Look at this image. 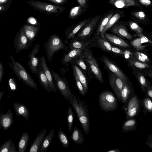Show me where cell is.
<instances>
[{
	"mask_svg": "<svg viewBox=\"0 0 152 152\" xmlns=\"http://www.w3.org/2000/svg\"><path fill=\"white\" fill-rule=\"evenodd\" d=\"M68 101L75 111L84 132L88 134L90 130V122L87 104H85L79 97H77V99L73 94Z\"/></svg>",
	"mask_w": 152,
	"mask_h": 152,
	"instance_id": "cell-1",
	"label": "cell"
},
{
	"mask_svg": "<svg viewBox=\"0 0 152 152\" xmlns=\"http://www.w3.org/2000/svg\"><path fill=\"white\" fill-rule=\"evenodd\" d=\"M11 63L9 62V65L12 69L18 78L28 86L37 89V84L32 78L25 68L19 62L16 61L13 56H10Z\"/></svg>",
	"mask_w": 152,
	"mask_h": 152,
	"instance_id": "cell-2",
	"label": "cell"
},
{
	"mask_svg": "<svg viewBox=\"0 0 152 152\" xmlns=\"http://www.w3.org/2000/svg\"><path fill=\"white\" fill-rule=\"evenodd\" d=\"M48 59L49 63L52 61L54 53L59 50L67 51L68 48L59 36L53 34L50 36L44 45Z\"/></svg>",
	"mask_w": 152,
	"mask_h": 152,
	"instance_id": "cell-3",
	"label": "cell"
},
{
	"mask_svg": "<svg viewBox=\"0 0 152 152\" xmlns=\"http://www.w3.org/2000/svg\"><path fill=\"white\" fill-rule=\"evenodd\" d=\"M99 104L100 108L106 112H112L116 110L118 104L116 96L110 91L102 92L99 95Z\"/></svg>",
	"mask_w": 152,
	"mask_h": 152,
	"instance_id": "cell-4",
	"label": "cell"
},
{
	"mask_svg": "<svg viewBox=\"0 0 152 152\" xmlns=\"http://www.w3.org/2000/svg\"><path fill=\"white\" fill-rule=\"evenodd\" d=\"M28 3L35 10L46 15L60 13L66 9L61 6L43 1L32 0Z\"/></svg>",
	"mask_w": 152,
	"mask_h": 152,
	"instance_id": "cell-5",
	"label": "cell"
},
{
	"mask_svg": "<svg viewBox=\"0 0 152 152\" xmlns=\"http://www.w3.org/2000/svg\"><path fill=\"white\" fill-rule=\"evenodd\" d=\"M123 104L122 108L126 115V120L135 118L140 112L142 106L141 99L136 94Z\"/></svg>",
	"mask_w": 152,
	"mask_h": 152,
	"instance_id": "cell-6",
	"label": "cell"
},
{
	"mask_svg": "<svg viewBox=\"0 0 152 152\" xmlns=\"http://www.w3.org/2000/svg\"><path fill=\"white\" fill-rule=\"evenodd\" d=\"M83 54L88 65L91 71L99 81L103 83L104 80L102 73L91 50L88 49H85L83 50Z\"/></svg>",
	"mask_w": 152,
	"mask_h": 152,
	"instance_id": "cell-7",
	"label": "cell"
},
{
	"mask_svg": "<svg viewBox=\"0 0 152 152\" xmlns=\"http://www.w3.org/2000/svg\"><path fill=\"white\" fill-rule=\"evenodd\" d=\"M56 87L67 101L72 94L65 77H62L55 71L51 70Z\"/></svg>",
	"mask_w": 152,
	"mask_h": 152,
	"instance_id": "cell-8",
	"label": "cell"
},
{
	"mask_svg": "<svg viewBox=\"0 0 152 152\" xmlns=\"http://www.w3.org/2000/svg\"><path fill=\"white\" fill-rule=\"evenodd\" d=\"M99 16H97L88 23L76 34L75 38L79 41H85L91 34L96 24Z\"/></svg>",
	"mask_w": 152,
	"mask_h": 152,
	"instance_id": "cell-9",
	"label": "cell"
},
{
	"mask_svg": "<svg viewBox=\"0 0 152 152\" xmlns=\"http://www.w3.org/2000/svg\"><path fill=\"white\" fill-rule=\"evenodd\" d=\"M14 42L16 52L18 53H19L21 50L28 49L31 45L24 34L23 26L16 34Z\"/></svg>",
	"mask_w": 152,
	"mask_h": 152,
	"instance_id": "cell-10",
	"label": "cell"
},
{
	"mask_svg": "<svg viewBox=\"0 0 152 152\" xmlns=\"http://www.w3.org/2000/svg\"><path fill=\"white\" fill-rule=\"evenodd\" d=\"M40 47L39 44L36 43L28 56V57L29 58V60L28 62L27 65L31 72L35 74L37 77V72L40 58L36 57V56L39 50Z\"/></svg>",
	"mask_w": 152,
	"mask_h": 152,
	"instance_id": "cell-11",
	"label": "cell"
},
{
	"mask_svg": "<svg viewBox=\"0 0 152 152\" xmlns=\"http://www.w3.org/2000/svg\"><path fill=\"white\" fill-rule=\"evenodd\" d=\"M38 66L42 68L48 81L50 91L57 93L53 78L51 73V70L48 66L45 57L42 56L40 58Z\"/></svg>",
	"mask_w": 152,
	"mask_h": 152,
	"instance_id": "cell-12",
	"label": "cell"
},
{
	"mask_svg": "<svg viewBox=\"0 0 152 152\" xmlns=\"http://www.w3.org/2000/svg\"><path fill=\"white\" fill-rule=\"evenodd\" d=\"M109 83L117 100L120 101L121 92L126 83L114 74H113L111 76Z\"/></svg>",
	"mask_w": 152,
	"mask_h": 152,
	"instance_id": "cell-13",
	"label": "cell"
},
{
	"mask_svg": "<svg viewBox=\"0 0 152 152\" xmlns=\"http://www.w3.org/2000/svg\"><path fill=\"white\" fill-rule=\"evenodd\" d=\"M90 19H85L73 25L65 31V36L67 40L74 38L77 33L88 23Z\"/></svg>",
	"mask_w": 152,
	"mask_h": 152,
	"instance_id": "cell-14",
	"label": "cell"
},
{
	"mask_svg": "<svg viewBox=\"0 0 152 152\" xmlns=\"http://www.w3.org/2000/svg\"><path fill=\"white\" fill-rule=\"evenodd\" d=\"M70 63L71 64L73 71L76 74L79 80L83 85L86 93H87L88 90L87 80L84 72L73 60Z\"/></svg>",
	"mask_w": 152,
	"mask_h": 152,
	"instance_id": "cell-15",
	"label": "cell"
},
{
	"mask_svg": "<svg viewBox=\"0 0 152 152\" xmlns=\"http://www.w3.org/2000/svg\"><path fill=\"white\" fill-rule=\"evenodd\" d=\"M13 115L11 109H9L5 113L0 114V129H2L5 131L11 127L14 121Z\"/></svg>",
	"mask_w": 152,
	"mask_h": 152,
	"instance_id": "cell-16",
	"label": "cell"
},
{
	"mask_svg": "<svg viewBox=\"0 0 152 152\" xmlns=\"http://www.w3.org/2000/svg\"><path fill=\"white\" fill-rule=\"evenodd\" d=\"M84 50L80 49H73L70 50L67 53H65L64 54L61 59V64L67 67L68 66L72 61L83 55Z\"/></svg>",
	"mask_w": 152,
	"mask_h": 152,
	"instance_id": "cell-17",
	"label": "cell"
},
{
	"mask_svg": "<svg viewBox=\"0 0 152 152\" xmlns=\"http://www.w3.org/2000/svg\"><path fill=\"white\" fill-rule=\"evenodd\" d=\"M103 60L106 66L114 74L120 78L124 83L128 82V78L108 58L104 57Z\"/></svg>",
	"mask_w": 152,
	"mask_h": 152,
	"instance_id": "cell-18",
	"label": "cell"
},
{
	"mask_svg": "<svg viewBox=\"0 0 152 152\" xmlns=\"http://www.w3.org/2000/svg\"><path fill=\"white\" fill-rule=\"evenodd\" d=\"M23 27L24 34L31 45L37 37L40 27L26 24Z\"/></svg>",
	"mask_w": 152,
	"mask_h": 152,
	"instance_id": "cell-19",
	"label": "cell"
},
{
	"mask_svg": "<svg viewBox=\"0 0 152 152\" xmlns=\"http://www.w3.org/2000/svg\"><path fill=\"white\" fill-rule=\"evenodd\" d=\"M135 94L132 85L128 82L126 83L121 92V101L124 104Z\"/></svg>",
	"mask_w": 152,
	"mask_h": 152,
	"instance_id": "cell-20",
	"label": "cell"
},
{
	"mask_svg": "<svg viewBox=\"0 0 152 152\" xmlns=\"http://www.w3.org/2000/svg\"><path fill=\"white\" fill-rule=\"evenodd\" d=\"M46 132V129H45L38 134L31 144L29 152L38 151L42 145Z\"/></svg>",
	"mask_w": 152,
	"mask_h": 152,
	"instance_id": "cell-21",
	"label": "cell"
},
{
	"mask_svg": "<svg viewBox=\"0 0 152 152\" xmlns=\"http://www.w3.org/2000/svg\"><path fill=\"white\" fill-rule=\"evenodd\" d=\"M12 104L16 114L17 115L23 117L26 120H27L30 114L27 107L23 104L18 102H14Z\"/></svg>",
	"mask_w": 152,
	"mask_h": 152,
	"instance_id": "cell-22",
	"label": "cell"
},
{
	"mask_svg": "<svg viewBox=\"0 0 152 152\" xmlns=\"http://www.w3.org/2000/svg\"><path fill=\"white\" fill-rule=\"evenodd\" d=\"M111 31L120 37L128 39H131L133 38V36L129 33L124 26L122 25H115Z\"/></svg>",
	"mask_w": 152,
	"mask_h": 152,
	"instance_id": "cell-23",
	"label": "cell"
},
{
	"mask_svg": "<svg viewBox=\"0 0 152 152\" xmlns=\"http://www.w3.org/2000/svg\"><path fill=\"white\" fill-rule=\"evenodd\" d=\"M104 35L106 39L115 45L124 48L130 47L124 40L115 35L107 33H105Z\"/></svg>",
	"mask_w": 152,
	"mask_h": 152,
	"instance_id": "cell-24",
	"label": "cell"
},
{
	"mask_svg": "<svg viewBox=\"0 0 152 152\" xmlns=\"http://www.w3.org/2000/svg\"><path fill=\"white\" fill-rule=\"evenodd\" d=\"M146 42L152 43L150 40L144 35L132 41L131 44L137 51H138L143 50L147 46V45H142Z\"/></svg>",
	"mask_w": 152,
	"mask_h": 152,
	"instance_id": "cell-25",
	"label": "cell"
},
{
	"mask_svg": "<svg viewBox=\"0 0 152 152\" xmlns=\"http://www.w3.org/2000/svg\"><path fill=\"white\" fill-rule=\"evenodd\" d=\"M137 122L136 118H132L126 119L122 124V132H128L137 129Z\"/></svg>",
	"mask_w": 152,
	"mask_h": 152,
	"instance_id": "cell-26",
	"label": "cell"
},
{
	"mask_svg": "<svg viewBox=\"0 0 152 152\" xmlns=\"http://www.w3.org/2000/svg\"><path fill=\"white\" fill-rule=\"evenodd\" d=\"M110 2L118 8L138 5L135 0H110Z\"/></svg>",
	"mask_w": 152,
	"mask_h": 152,
	"instance_id": "cell-27",
	"label": "cell"
},
{
	"mask_svg": "<svg viewBox=\"0 0 152 152\" xmlns=\"http://www.w3.org/2000/svg\"><path fill=\"white\" fill-rule=\"evenodd\" d=\"M37 72V77L39 78L40 84L42 87L47 91L48 93H49L50 91L47 79L42 68L40 66H38Z\"/></svg>",
	"mask_w": 152,
	"mask_h": 152,
	"instance_id": "cell-28",
	"label": "cell"
},
{
	"mask_svg": "<svg viewBox=\"0 0 152 152\" xmlns=\"http://www.w3.org/2000/svg\"><path fill=\"white\" fill-rule=\"evenodd\" d=\"M29 134L27 132H23L18 143V149L17 152H25L29 140Z\"/></svg>",
	"mask_w": 152,
	"mask_h": 152,
	"instance_id": "cell-29",
	"label": "cell"
},
{
	"mask_svg": "<svg viewBox=\"0 0 152 152\" xmlns=\"http://www.w3.org/2000/svg\"><path fill=\"white\" fill-rule=\"evenodd\" d=\"M54 130L52 129L48 135L45 137L42 145L38 152H45L50 146L53 137Z\"/></svg>",
	"mask_w": 152,
	"mask_h": 152,
	"instance_id": "cell-30",
	"label": "cell"
},
{
	"mask_svg": "<svg viewBox=\"0 0 152 152\" xmlns=\"http://www.w3.org/2000/svg\"><path fill=\"white\" fill-rule=\"evenodd\" d=\"M87 44V43L85 42L79 41L74 38L70 39L67 47L70 50L73 49L85 50L86 49Z\"/></svg>",
	"mask_w": 152,
	"mask_h": 152,
	"instance_id": "cell-31",
	"label": "cell"
},
{
	"mask_svg": "<svg viewBox=\"0 0 152 152\" xmlns=\"http://www.w3.org/2000/svg\"><path fill=\"white\" fill-rule=\"evenodd\" d=\"M72 140L76 144L82 145L84 141V137L81 130L75 127L71 135Z\"/></svg>",
	"mask_w": 152,
	"mask_h": 152,
	"instance_id": "cell-32",
	"label": "cell"
},
{
	"mask_svg": "<svg viewBox=\"0 0 152 152\" xmlns=\"http://www.w3.org/2000/svg\"><path fill=\"white\" fill-rule=\"evenodd\" d=\"M16 148L12 140H8L0 146V152H17Z\"/></svg>",
	"mask_w": 152,
	"mask_h": 152,
	"instance_id": "cell-33",
	"label": "cell"
},
{
	"mask_svg": "<svg viewBox=\"0 0 152 152\" xmlns=\"http://www.w3.org/2000/svg\"><path fill=\"white\" fill-rule=\"evenodd\" d=\"M120 17L121 16L120 14L117 13L113 16L110 18L104 29L101 33V35L103 39L107 40L104 35L106 31L119 19Z\"/></svg>",
	"mask_w": 152,
	"mask_h": 152,
	"instance_id": "cell-34",
	"label": "cell"
},
{
	"mask_svg": "<svg viewBox=\"0 0 152 152\" xmlns=\"http://www.w3.org/2000/svg\"><path fill=\"white\" fill-rule=\"evenodd\" d=\"M141 102L143 107L142 111L145 115L146 116L148 113H151L152 112V99L146 96L142 100H141Z\"/></svg>",
	"mask_w": 152,
	"mask_h": 152,
	"instance_id": "cell-35",
	"label": "cell"
},
{
	"mask_svg": "<svg viewBox=\"0 0 152 152\" xmlns=\"http://www.w3.org/2000/svg\"><path fill=\"white\" fill-rule=\"evenodd\" d=\"M85 7L80 5L72 7L69 11L68 17L72 19H76L84 12Z\"/></svg>",
	"mask_w": 152,
	"mask_h": 152,
	"instance_id": "cell-36",
	"label": "cell"
},
{
	"mask_svg": "<svg viewBox=\"0 0 152 152\" xmlns=\"http://www.w3.org/2000/svg\"><path fill=\"white\" fill-rule=\"evenodd\" d=\"M73 60L85 73L89 74L88 69H90L88 67V64L85 59L83 54L81 56Z\"/></svg>",
	"mask_w": 152,
	"mask_h": 152,
	"instance_id": "cell-37",
	"label": "cell"
},
{
	"mask_svg": "<svg viewBox=\"0 0 152 152\" xmlns=\"http://www.w3.org/2000/svg\"><path fill=\"white\" fill-rule=\"evenodd\" d=\"M132 57L128 60L130 64L140 69L147 68L149 67V65L143 62L136 59Z\"/></svg>",
	"mask_w": 152,
	"mask_h": 152,
	"instance_id": "cell-38",
	"label": "cell"
},
{
	"mask_svg": "<svg viewBox=\"0 0 152 152\" xmlns=\"http://www.w3.org/2000/svg\"><path fill=\"white\" fill-rule=\"evenodd\" d=\"M58 135L59 140L62 145L65 148H68L69 145V142L66 134L61 130H59Z\"/></svg>",
	"mask_w": 152,
	"mask_h": 152,
	"instance_id": "cell-39",
	"label": "cell"
},
{
	"mask_svg": "<svg viewBox=\"0 0 152 152\" xmlns=\"http://www.w3.org/2000/svg\"><path fill=\"white\" fill-rule=\"evenodd\" d=\"M74 115V113L73 112L72 109L69 107L68 110L67 121L68 130L70 132H71L73 126Z\"/></svg>",
	"mask_w": 152,
	"mask_h": 152,
	"instance_id": "cell-40",
	"label": "cell"
},
{
	"mask_svg": "<svg viewBox=\"0 0 152 152\" xmlns=\"http://www.w3.org/2000/svg\"><path fill=\"white\" fill-rule=\"evenodd\" d=\"M113 13H111L103 18L98 27L96 33L97 35H99L101 34L110 18L113 16Z\"/></svg>",
	"mask_w": 152,
	"mask_h": 152,
	"instance_id": "cell-41",
	"label": "cell"
},
{
	"mask_svg": "<svg viewBox=\"0 0 152 152\" xmlns=\"http://www.w3.org/2000/svg\"><path fill=\"white\" fill-rule=\"evenodd\" d=\"M138 80L142 91L145 93L146 89L149 86L145 77L141 73L139 72L137 75Z\"/></svg>",
	"mask_w": 152,
	"mask_h": 152,
	"instance_id": "cell-42",
	"label": "cell"
},
{
	"mask_svg": "<svg viewBox=\"0 0 152 152\" xmlns=\"http://www.w3.org/2000/svg\"><path fill=\"white\" fill-rule=\"evenodd\" d=\"M73 75L76 87L79 94L82 96H85L86 93L83 85L79 80L76 73L73 71Z\"/></svg>",
	"mask_w": 152,
	"mask_h": 152,
	"instance_id": "cell-43",
	"label": "cell"
},
{
	"mask_svg": "<svg viewBox=\"0 0 152 152\" xmlns=\"http://www.w3.org/2000/svg\"><path fill=\"white\" fill-rule=\"evenodd\" d=\"M97 42L100 47L103 50L107 52L111 51L112 46L106 40L100 38H98Z\"/></svg>",
	"mask_w": 152,
	"mask_h": 152,
	"instance_id": "cell-44",
	"label": "cell"
},
{
	"mask_svg": "<svg viewBox=\"0 0 152 152\" xmlns=\"http://www.w3.org/2000/svg\"><path fill=\"white\" fill-rule=\"evenodd\" d=\"M8 86L11 92L15 91L17 89V83L13 77H10L9 79Z\"/></svg>",
	"mask_w": 152,
	"mask_h": 152,
	"instance_id": "cell-45",
	"label": "cell"
},
{
	"mask_svg": "<svg viewBox=\"0 0 152 152\" xmlns=\"http://www.w3.org/2000/svg\"><path fill=\"white\" fill-rule=\"evenodd\" d=\"M129 26L131 29L135 31L136 33L142 32L143 29L137 23L133 22H130Z\"/></svg>",
	"mask_w": 152,
	"mask_h": 152,
	"instance_id": "cell-46",
	"label": "cell"
},
{
	"mask_svg": "<svg viewBox=\"0 0 152 152\" xmlns=\"http://www.w3.org/2000/svg\"><path fill=\"white\" fill-rule=\"evenodd\" d=\"M133 15L136 17L141 20L144 19L145 17V13L142 11H139L134 12Z\"/></svg>",
	"mask_w": 152,
	"mask_h": 152,
	"instance_id": "cell-47",
	"label": "cell"
},
{
	"mask_svg": "<svg viewBox=\"0 0 152 152\" xmlns=\"http://www.w3.org/2000/svg\"><path fill=\"white\" fill-rule=\"evenodd\" d=\"M133 54L136 59L137 60L144 63L147 62L145 59H144L141 56L137 53L136 52L133 53Z\"/></svg>",
	"mask_w": 152,
	"mask_h": 152,
	"instance_id": "cell-48",
	"label": "cell"
},
{
	"mask_svg": "<svg viewBox=\"0 0 152 152\" xmlns=\"http://www.w3.org/2000/svg\"><path fill=\"white\" fill-rule=\"evenodd\" d=\"M111 51L114 53L124 55V51L117 48L112 47Z\"/></svg>",
	"mask_w": 152,
	"mask_h": 152,
	"instance_id": "cell-49",
	"label": "cell"
},
{
	"mask_svg": "<svg viewBox=\"0 0 152 152\" xmlns=\"http://www.w3.org/2000/svg\"><path fill=\"white\" fill-rule=\"evenodd\" d=\"M145 94L146 96L152 99V87L151 86H149L147 88Z\"/></svg>",
	"mask_w": 152,
	"mask_h": 152,
	"instance_id": "cell-50",
	"label": "cell"
},
{
	"mask_svg": "<svg viewBox=\"0 0 152 152\" xmlns=\"http://www.w3.org/2000/svg\"><path fill=\"white\" fill-rule=\"evenodd\" d=\"M56 4H62L67 2V0H45Z\"/></svg>",
	"mask_w": 152,
	"mask_h": 152,
	"instance_id": "cell-51",
	"label": "cell"
},
{
	"mask_svg": "<svg viewBox=\"0 0 152 152\" xmlns=\"http://www.w3.org/2000/svg\"><path fill=\"white\" fill-rule=\"evenodd\" d=\"M146 143L150 148H152V135H150L147 137Z\"/></svg>",
	"mask_w": 152,
	"mask_h": 152,
	"instance_id": "cell-52",
	"label": "cell"
},
{
	"mask_svg": "<svg viewBox=\"0 0 152 152\" xmlns=\"http://www.w3.org/2000/svg\"><path fill=\"white\" fill-rule=\"evenodd\" d=\"M4 75V66L0 61V83L1 82Z\"/></svg>",
	"mask_w": 152,
	"mask_h": 152,
	"instance_id": "cell-53",
	"label": "cell"
},
{
	"mask_svg": "<svg viewBox=\"0 0 152 152\" xmlns=\"http://www.w3.org/2000/svg\"><path fill=\"white\" fill-rule=\"evenodd\" d=\"M139 1L142 4L145 6H150L151 4V1L150 0H139Z\"/></svg>",
	"mask_w": 152,
	"mask_h": 152,
	"instance_id": "cell-54",
	"label": "cell"
},
{
	"mask_svg": "<svg viewBox=\"0 0 152 152\" xmlns=\"http://www.w3.org/2000/svg\"><path fill=\"white\" fill-rule=\"evenodd\" d=\"M79 4L83 7H85L86 5V0H77Z\"/></svg>",
	"mask_w": 152,
	"mask_h": 152,
	"instance_id": "cell-55",
	"label": "cell"
},
{
	"mask_svg": "<svg viewBox=\"0 0 152 152\" xmlns=\"http://www.w3.org/2000/svg\"><path fill=\"white\" fill-rule=\"evenodd\" d=\"M28 21L29 23L33 25H36L37 23L36 20L32 17L29 18L28 20Z\"/></svg>",
	"mask_w": 152,
	"mask_h": 152,
	"instance_id": "cell-56",
	"label": "cell"
},
{
	"mask_svg": "<svg viewBox=\"0 0 152 152\" xmlns=\"http://www.w3.org/2000/svg\"><path fill=\"white\" fill-rule=\"evenodd\" d=\"M136 53H138V54L141 56L142 58H143L144 59H145L147 62H149L150 60L148 57L144 53L140 52L138 51H136Z\"/></svg>",
	"mask_w": 152,
	"mask_h": 152,
	"instance_id": "cell-57",
	"label": "cell"
},
{
	"mask_svg": "<svg viewBox=\"0 0 152 152\" xmlns=\"http://www.w3.org/2000/svg\"><path fill=\"white\" fill-rule=\"evenodd\" d=\"M121 150L117 148L110 149L108 150L107 152H121Z\"/></svg>",
	"mask_w": 152,
	"mask_h": 152,
	"instance_id": "cell-58",
	"label": "cell"
},
{
	"mask_svg": "<svg viewBox=\"0 0 152 152\" xmlns=\"http://www.w3.org/2000/svg\"><path fill=\"white\" fill-rule=\"evenodd\" d=\"M4 91L0 92V102L4 95Z\"/></svg>",
	"mask_w": 152,
	"mask_h": 152,
	"instance_id": "cell-59",
	"label": "cell"
},
{
	"mask_svg": "<svg viewBox=\"0 0 152 152\" xmlns=\"http://www.w3.org/2000/svg\"><path fill=\"white\" fill-rule=\"evenodd\" d=\"M9 0H0V4H2L7 2Z\"/></svg>",
	"mask_w": 152,
	"mask_h": 152,
	"instance_id": "cell-60",
	"label": "cell"
},
{
	"mask_svg": "<svg viewBox=\"0 0 152 152\" xmlns=\"http://www.w3.org/2000/svg\"><path fill=\"white\" fill-rule=\"evenodd\" d=\"M4 7L3 6L0 5V11L1 10H4Z\"/></svg>",
	"mask_w": 152,
	"mask_h": 152,
	"instance_id": "cell-61",
	"label": "cell"
},
{
	"mask_svg": "<svg viewBox=\"0 0 152 152\" xmlns=\"http://www.w3.org/2000/svg\"></svg>",
	"mask_w": 152,
	"mask_h": 152,
	"instance_id": "cell-62",
	"label": "cell"
}]
</instances>
